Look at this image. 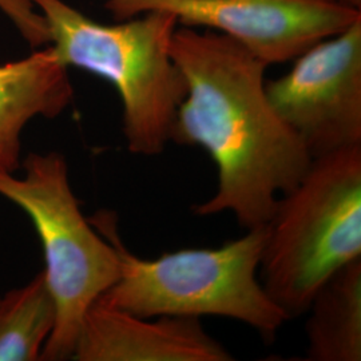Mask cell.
<instances>
[{
    "label": "cell",
    "mask_w": 361,
    "mask_h": 361,
    "mask_svg": "<svg viewBox=\"0 0 361 361\" xmlns=\"http://www.w3.org/2000/svg\"><path fill=\"white\" fill-rule=\"evenodd\" d=\"M328 1H334V3H338V4H343V6H348V7L356 8V10H360L361 8V0H328Z\"/></svg>",
    "instance_id": "obj_13"
},
{
    "label": "cell",
    "mask_w": 361,
    "mask_h": 361,
    "mask_svg": "<svg viewBox=\"0 0 361 361\" xmlns=\"http://www.w3.org/2000/svg\"><path fill=\"white\" fill-rule=\"evenodd\" d=\"M267 229L261 283L289 319L301 316L332 274L361 258V145L313 158Z\"/></svg>",
    "instance_id": "obj_4"
},
{
    "label": "cell",
    "mask_w": 361,
    "mask_h": 361,
    "mask_svg": "<svg viewBox=\"0 0 361 361\" xmlns=\"http://www.w3.org/2000/svg\"><path fill=\"white\" fill-rule=\"evenodd\" d=\"M141 317L97 300L87 310L73 360L231 361L232 353L195 317Z\"/></svg>",
    "instance_id": "obj_8"
},
{
    "label": "cell",
    "mask_w": 361,
    "mask_h": 361,
    "mask_svg": "<svg viewBox=\"0 0 361 361\" xmlns=\"http://www.w3.org/2000/svg\"><path fill=\"white\" fill-rule=\"evenodd\" d=\"M56 322L44 271L0 297V361L42 360Z\"/></svg>",
    "instance_id": "obj_11"
},
{
    "label": "cell",
    "mask_w": 361,
    "mask_h": 361,
    "mask_svg": "<svg viewBox=\"0 0 361 361\" xmlns=\"http://www.w3.org/2000/svg\"><path fill=\"white\" fill-rule=\"evenodd\" d=\"M32 3L47 23L51 47L61 62L104 78L116 87L130 153H164L186 95L185 78L170 54L180 25L177 18L150 11L116 25H102L63 0Z\"/></svg>",
    "instance_id": "obj_3"
},
{
    "label": "cell",
    "mask_w": 361,
    "mask_h": 361,
    "mask_svg": "<svg viewBox=\"0 0 361 361\" xmlns=\"http://www.w3.org/2000/svg\"><path fill=\"white\" fill-rule=\"evenodd\" d=\"M67 68L51 46L0 65V170L20 168L22 133L30 121L61 116L71 104Z\"/></svg>",
    "instance_id": "obj_9"
},
{
    "label": "cell",
    "mask_w": 361,
    "mask_h": 361,
    "mask_svg": "<svg viewBox=\"0 0 361 361\" xmlns=\"http://www.w3.org/2000/svg\"><path fill=\"white\" fill-rule=\"evenodd\" d=\"M265 83L273 109L312 159L361 145V18Z\"/></svg>",
    "instance_id": "obj_7"
},
{
    "label": "cell",
    "mask_w": 361,
    "mask_h": 361,
    "mask_svg": "<svg viewBox=\"0 0 361 361\" xmlns=\"http://www.w3.org/2000/svg\"><path fill=\"white\" fill-rule=\"evenodd\" d=\"M92 226L116 247L121 271L98 300L141 317L219 316L233 319L271 340L288 320L258 280L267 225L219 247H192L141 258L125 246L118 217L101 210Z\"/></svg>",
    "instance_id": "obj_2"
},
{
    "label": "cell",
    "mask_w": 361,
    "mask_h": 361,
    "mask_svg": "<svg viewBox=\"0 0 361 361\" xmlns=\"http://www.w3.org/2000/svg\"><path fill=\"white\" fill-rule=\"evenodd\" d=\"M118 20L166 11L185 27H207L243 44L267 65L296 59L348 28L360 10L328 0H104Z\"/></svg>",
    "instance_id": "obj_6"
},
{
    "label": "cell",
    "mask_w": 361,
    "mask_h": 361,
    "mask_svg": "<svg viewBox=\"0 0 361 361\" xmlns=\"http://www.w3.org/2000/svg\"><path fill=\"white\" fill-rule=\"evenodd\" d=\"M308 312L307 360H361V258L317 289Z\"/></svg>",
    "instance_id": "obj_10"
},
{
    "label": "cell",
    "mask_w": 361,
    "mask_h": 361,
    "mask_svg": "<svg viewBox=\"0 0 361 361\" xmlns=\"http://www.w3.org/2000/svg\"><path fill=\"white\" fill-rule=\"evenodd\" d=\"M20 166L22 178L0 170V195L26 213L43 247L56 322L42 360H70L87 310L119 277V257L82 214L63 155L30 153Z\"/></svg>",
    "instance_id": "obj_5"
},
{
    "label": "cell",
    "mask_w": 361,
    "mask_h": 361,
    "mask_svg": "<svg viewBox=\"0 0 361 361\" xmlns=\"http://www.w3.org/2000/svg\"><path fill=\"white\" fill-rule=\"evenodd\" d=\"M170 54L186 82L170 141L202 147L217 169L216 193L194 214L229 212L246 231L267 225L312 162L269 102L268 65L234 39L193 27L176 30Z\"/></svg>",
    "instance_id": "obj_1"
},
{
    "label": "cell",
    "mask_w": 361,
    "mask_h": 361,
    "mask_svg": "<svg viewBox=\"0 0 361 361\" xmlns=\"http://www.w3.org/2000/svg\"><path fill=\"white\" fill-rule=\"evenodd\" d=\"M0 11L7 15L31 47L50 43V31L32 0H0Z\"/></svg>",
    "instance_id": "obj_12"
}]
</instances>
